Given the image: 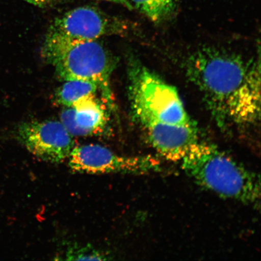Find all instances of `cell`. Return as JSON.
I'll use <instances>...</instances> for the list:
<instances>
[{
  "instance_id": "30bf717a",
  "label": "cell",
  "mask_w": 261,
  "mask_h": 261,
  "mask_svg": "<svg viewBox=\"0 0 261 261\" xmlns=\"http://www.w3.org/2000/svg\"><path fill=\"white\" fill-rule=\"evenodd\" d=\"M98 91L97 85L90 81H66L57 91L56 99L58 103L71 107L82 100L96 96Z\"/></svg>"
},
{
  "instance_id": "3957f363",
  "label": "cell",
  "mask_w": 261,
  "mask_h": 261,
  "mask_svg": "<svg viewBox=\"0 0 261 261\" xmlns=\"http://www.w3.org/2000/svg\"><path fill=\"white\" fill-rule=\"evenodd\" d=\"M181 161L189 177L221 197L247 204L260 200L259 178L213 145L199 142Z\"/></svg>"
},
{
  "instance_id": "52a82bcc",
  "label": "cell",
  "mask_w": 261,
  "mask_h": 261,
  "mask_svg": "<svg viewBox=\"0 0 261 261\" xmlns=\"http://www.w3.org/2000/svg\"><path fill=\"white\" fill-rule=\"evenodd\" d=\"M121 21L91 6L71 10L55 19L50 31L70 38L97 40L101 37L123 34Z\"/></svg>"
},
{
  "instance_id": "8992f818",
  "label": "cell",
  "mask_w": 261,
  "mask_h": 261,
  "mask_svg": "<svg viewBox=\"0 0 261 261\" xmlns=\"http://www.w3.org/2000/svg\"><path fill=\"white\" fill-rule=\"evenodd\" d=\"M16 137L32 154L48 163H63L75 147L73 136L57 120L22 123Z\"/></svg>"
},
{
  "instance_id": "4fadbf2b",
  "label": "cell",
  "mask_w": 261,
  "mask_h": 261,
  "mask_svg": "<svg viewBox=\"0 0 261 261\" xmlns=\"http://www.w3.org/2000/svg\"><path fill=\"white\" fill-rule=\"evenodd\" d=\"M32 5L38 6L39 7H44L45 5L48 4L51 2V0H25Z\"/></svg>"
},
{
  "instance_id": "7a4b0ae2",
  "label": "cell",
  "mask_w": 261,
  "mask_h": 261,
  "mask_svg": "<svg viewBox=\"0 0 261 261\" xmlns=\"http://www.w3.org/2000/svg\"><path fill=\"white\" fill-rule=\"evenodd\" d=\"M41 55L61 79L96 84L108 107L115 110L110 80L116 61L100 42L70 38L49 31Z\"/></svg>"
},
{
  "instance_id": "ba28073f",
  "label": "cell",
  "mask_w": 261,
  "mask_h": 261,
  "mask_svg": "<svg viewBox=\"0 0 261 261\" xmlns=\"http://www.w3.org/2000/svg\"><path fill=\"white\" fill-rule=\"evenodd\" d=\"M142 128L156 151L169 161H181L189 150L200 142L195 123L191 125L154 123Z\"/></svg>"
},
{
  "instance_id": "7c38bea8",
  "label": "cell",
  "mask_w": 261,
  "mask_h": 261,
  "mask_svg": "<svg viewBox=\"0 0 261 261\" xmlns=\"http://www.w3.org/2000/svg\"><path fill=\"white\" fill-rule=\"evenodd\" d=\"M67 259L68 260H106V257L102 253L90 249V248H82V249H72L67 254Z\"/></svg>"
},
{
  "instance_id": "5b68a950",
  "label": "cell",
  "mask_w": 261,
  "mask_h": 261,
  "mask_svg": "<svg viewBox=\"0 0 261 261\" xmlns=\"http://www.w3.org/2000/svg\"><path fill=\"white\" fill-rule=\"evenodd\" d=\"M68 160L71 169L86 174H142L160 169L159 162L151 156L119 155L95 144L75 146Z\"/></svg>"
},
{
  "instance_id": "9c48e42d",
  "label": "cell",
  "mask_w": 261,
  "mask_h": 261,
  "mask_svg": "<svg viewBox=\"0 0 261 261\" xmlns=\"http://www.w3.org/2000/svg\"><path fill=\"white\" fill-rule=\"evenodd\" d=\"M109 121L106 107L96 96L68 107L61 115V123L73 136L101 135L106 130Z\"/></svg>"
},
{
  "instance_id": "6da1fadb",
  "label": "cell",
  "mask_w": 261,
  "mask_h": 261,
  "mask_svg": "<svg viewBox=\"0 0 261 261\" xmlns=\"http://www.w3.org/2000/svg\"><path fill=\"white\" fill-rule=\"evenodd\" d=\"M186 68L218 126L243 128L259 121L260 71L255 59L206 47L191 55Z\"/></svg>"
},
{
  "instance_id": "5bb4252c",
  "label": "cell",
  "mask_w": 261,
  "mask_h": 261,
  "mask_svg": "<svg viewBox=\"0 0 261 261\" xmlns=\"http://www.w3.org/2000/svg\"><path fill=\"white\" fill-rule=\"evenodd\" d=\"M106 1H109L114 3H119V4H122L126 6V7L132 8V6L130 5L129 3H128V1H127V0H106Z\"/></svg>"
},
{
  "instance_id": "277c9868",
  "label": "cell",
  "mask_w": 261,
  "mask_h": 261,
  "mask_svg": "<svg viewBox=\"0 0 261 261\" xmlns=\"http://www.w3.org/2000/svg\"><path fill=\"white\" fill-rule=\"evenodd\" d=\"M128 80L130 112L142 127L154 123H195L177 89L135 59L129 63Z\"/></svg>"
},
{
  "instance_id": "8fae6325",
  "label": "cell",
  "mask_w": 261,
  "mask_h": 261,
  "mask_svg": "<svg viewBox=\"0 0 261 261\" xmlns=\"http://www.w3.org/2000/svg\"><path fill=\"white\" fill-rule=\"evenodd\" d=\"M177 0H132L136 8L154 21L164 19L174 11Z\"/></svg>"
}]
</instances>
